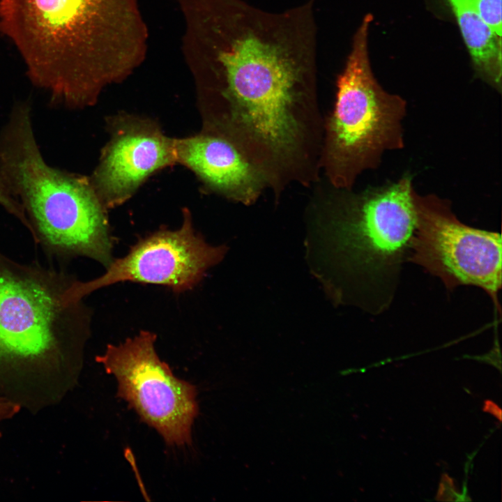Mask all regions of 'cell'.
<instances>
[{
	"instance_id": "obj_10",
	"label": "cell",
	"mask_w": 502,
	"mask_h": 502,
	"mask_svg": "<svg viewBox=\"0 0 502 502\" xmlns=\"http://www.w3.org/2000/svg\"><path fill=\"white\" fill-rule=\"evenodd\" d=\"M91 183L107 208L128 199L155 172L176 162L175 139L165 135L151 120L119 116L111 125Z\"/></svg>"
},
{
	"instance_id": "obj_12",
	"label": "cell",
	"mask_w": 502,
	"mask_h": 502,
	"mask_svg": "<svg viewBox=\"0 0 502 502\" xmlns=\"http://www.w3.org/2000/svg\"><path fill=\"white\" fill-rule=\"evenodd\" d=\"M446 1L478 72L487 82L501 91V38L480 20L471 0Z\"/></svg>"
},
{
	"instance_id": "obj_9",
	"label": "cell",
	"mask_w": 502,
	"mask_h": 502,
	"mask_svg": "<svg viewBox=\"0 0 502 502\" xmlns=\"http://www.w3.org/2000/svg\"><path fill=\"white\" fill-rule=\"evenodd\" d=\"M228 248L212 245L195 232L190 213L183 211L181 226L175 230L160 229L140 238L128 252L115 259L100 276L77 280L75 294L82 299L92 292L123 282L159 284L175 293L192 289L206 271L219 264Z\"/></svg>"
},
{
	"instance_id": "obj_11",
	"label": "cell",
	"mask_w": 502,
	"mask_h": 502,
	"mask_svg": "<svg viewBox=\"0 0 502 502\" xmlns=\"http://www.w3.org/2000/svg\"><path fill=\"white\" fill-rule=\"evenodd\" d=\"M176 162L194 172L207 190L245 206L254 204L267 183L259 169L225 137L206 130L175 139Z\"/></svg>"
},
{
	"instance_id": "obj_7",
	"label": "cell",
	"mask_w": 502,
	"mask_h": 502,
	"mask_svg": "<svg viewBox=\"0 0 502 502\" xmlns=\"http://www.w3.org/2000/svg\"><path fill=\"white\" fill-rule=\"evenodd\" d=\"M416 229L408 261L439 278L448 291L471 285L484 290L501 314V236L462 222L450 206L416 192Z\"/></svg>"
},
{
	"instance_id": "obj_16",
	"label": "cell",
	"mask_w": 502,
	"mask_h": 502,
	"mask_svg": "<svg viewBox=\"0 0 502 502\" xmlns=\"http://www.w3.org/2000/svg\"><path fill=\"white\" fill-rule=\"evenodd\" d=\"M19 408L17 404L0 397V423L13 416L18 411Z\"/></svg>"
},
{
	"instance_id": "obj_17",
	"label": "cell",
	"mask_w": 502,
	"mask_h": 502,
	"mask_svg": "<svg viewBox=\"0 0 502 502\" xmlns=\"http://www.w3.org/2000/svg\"><path fill=\"white\" fill-rule=\"evenodd\" d=\"M483 411L489 413H492L499 420H501V409L492 401L486 400L484 403Z\"/></svg>"
},
{
	"instance_id": "obj_1",
	"label": "cell",
	"mask_w": 502,
	"mask_h": 502,
	"mask_svg": "<svg viewBox=\"0 0 502 502\" xmlns=\"http://www.w3.org/2000/svg\"><path fill=\"white\" fill-rule=\"evenodd\" d=\"M314 3L280 13L245 0L214 3L204 128L264 171L303 161L322 138Z\"/></svg>"
},
{
	"instance_id": "obj_2",
	"label": "cell",
	"mask_w": 502,
	"mask_h": 502,
	"mask_svg": "<svg viewBox=\"0 0 502 502\" xmlns=\"http://www.w3.org/2000/svg\"><path fill=\"white\" fill-rule=\"evenodd\" d=\"M315 185L305 217L314 274L335 303L384 312L395 297L416 229L411 178L358 192L321 178Z\"/></svg>"
},
{
	"instance_id": "obj_14",
	"label": "cell",
	"mask_w": 502,
	"mask_h": 502,
	"mask_svg": "<svg viewBox=\"0 0 502 502\" xmlns=\"http://www.w3.org/2000/svg\"><path fill=\"white\" fill-rule=\"evenodd\" d=\"M0 206L7 213L15 218L32 235V229L24 210L13 195L0 173Z\"/></svg>"
},
{
	"instance_id": "obj_6",
	"label": "cell",
	"mask_w": 502,
	"mask_h": 502,
	"mask_svg": "<svg viewBox=\"0 0 502 502\" xmlns=\"http://www.w3.org/2000/svg\"><path fill=\"white\" fill-rule=\"evenodd\" d=\"M372 20L370 14L365 15L354 33L337 79L333 109L325 117L321 173L337 188L351 189L361 173L378 166L385 151L404 146L406 101L386 91L370 66L368 36Z\"/></svg>"
},
{
	"instance_id": "obj_13",
	"label": "cell",
	"mask_w": 502,
	"mask_h": 502,
	"mask_svg": "<svg viewBox=\"0 0 502 502\" xmlns=\"http://www.w3.org/2000/svg\"><path fill=\"white\" fill-rule=\"evenodd\" d=\"M477 14L489 29L501 38V0H471Z\"/></svg>"
},
{
	"instance_id": "obj_5",
	"label": "cell",
	"mask_w": 502,
	"mask_h": 502,
	"mask_svg": "<svg viewBox=\"0 0 502 502\" xmlns=\"http://www.w3.org/2000/svg\"><path fill=\"white\" fill-rule=\"evenodd\" d=\"M100 0H0V31L52 103L72 109L98 75L91 59Z\"/></svg>"
},
{
	"instance_id": "obj_15",
	"label": "cell",
	"mask_w": 502,
	"mask_h": 502,
	"mask_svg": "<svg viewBox=\"0 0 502 502\" xmlns=\"http://www.w3.org/2000/svg\"><path fill=\"white\" fill-rule=\"evenodd\" d=\"M457 496L458 494L455 489L452 480L448 475H443L436 495V500L455 501L457 500Z\"/></svg>"
},
{
	"instance_id": "obj_8",
	"label": "cell",
	"mask_w": 502,
	"mask_h": 502,
	"mask_svg": "<svg viewBox=\"0 0 502 502\" xmlns=\"http://www.w3.org/2000/svg\"><path fill=\"white\" fill-rule=\"evenodd\" d=\"M157 335L141 330L118 344H108L96 357L117 381V396L154 428L169 446L191 443L192 426L198 415L197 388L176 377L158 356Z\"/></svg>"
},
{
	"instance_id": "obj_3",
	"label": "cell",
	"mask_w": 502,
	"mask_h": 502,
	"mask_svg": "<svg viewBox=\"0 0 502 502\" xmlns=\"http://www.w3.org/2000/svg\"><path fill=\"white\" fill-rule=\"evenodd\" d=\"M0 173L22 206L32 239L51 259L87 257L107 268L114 240L90 179L50 165L37 143L27 102L15 104L0 132Z\"/></svg>"
},
{
	"instance_id": "obj_4",
	"label": "cell",
	"mask_w": 502,
	"mask_h": 502,
	"mask_svg": "<svg viewBox=\"0 0 502 502\" xmlns=\"http://www.w3.org/2000/svg\"><path fill=\"white\" fill-rule=\"evenodd\" d=\"M61 268L0 251V367L55 369L79 361L91 312Z\"/></svg>"
}]
</instances>
